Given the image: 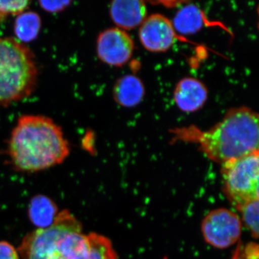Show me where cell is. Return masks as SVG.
Listing matches in <instances>:
<instances>
[{"instance_id":"2","label":"cell","mask_w":259,"mask_h":259,"mask_svg":"<svg viewBox=\"0 0 259 259\" xmlns=\"http://www.w3.org/2000/svg\"><path fill=\"white\" fill-rule=\"evenodd\" d=\"M180 134L182 139L198 144L211 161L223 164L258 151V115L248 107H237L208 131Z\"/></svg>"},{"instance_id":"12","label":"cell","mask_w":259,"mask_h":259,"mask_svg":"<svg viewBox=\"0 0 259 259\" xmlns=\"http://www.w3.org/2000/svg\"><path fill=\"white\" fill-rule=\"evenodd\" d=\"M59 214L55 202L42 194L35 196L28 207L29 219L38 229L49 228L55 221Z\"/></svg>"},{"instance_id":"20","label":"cell","mask_w":259,"mask_h":259,"mask_svg":"<svg viewBox=\"0 0 259 259\" xmlns=\"http://www.w3.org/2000/svg\"><path fill=\"white\" fill-rule=\"evenodd\" d=\"M0 259H20L18 251L8 242L0 241Z\"/></svg>"},{"instance_id":"17","label":"cell","mask_w":259,"mask_h":259,"mask_svg":"<svg viewBox=\"0 0 259 259\" xmlns=\"http://www.w3.org/2000/svg\"><path fill=\"white\" fill-rule=\"evenodd\" d=\"M28 1H0V22L11 15H18L28 8Z\"/></svg>"},{"instance_id":"13","label":"cell","mask_w":259,"mask_h":259,"mask_svg":"<svg viewBox=\"0 0 259 259\" xmlns=\"http://www.w3.org/2000/svg\"><path fill=\"white\" fill-rule=\"evenodd\" d=\"M207 24L203 12L194 5H186L177 12L173 20L175 31L182 35H192Z\"/></svg>"},{"instance_id":"15","label":"cell","mask_w":259,"mask_h":259,"mask_svg":"<svg viewBox=\"0 0 259 259\" xmlns=\"http://www.w3.org/2000/svg\"><path fill=\"white\" fill-rule=\"evenodd\" d=\"M88 249L81 259H118L110 239L102 235H88Z\"/></svg>"},{"instance_id":"3","label":"cell","mask_w":259,"mask_h":259,"mask_svg":"<svg viewBox=\"0 0 259 259\" xmlns=\"http://www.w3.org/2000/svg\"><path fill=\"white\" fill-rule=\"evenodd\" d=\"M69 210L59 212L50 227L29 233L18 248L23 259H81L88 249V235Z\"/></svg>"},{"instance_id":"19","label":"cell","mask_w":259,"mask_h":259,"mask_svg":"<svg viewBox=\"0 0 259 259\" xmlns=\"http://www.w3.org/2000/svg\"><path fill=\"white\" fill-rule=\"evenodd\" d=\"M40 6L42 10L51 13H58L64 11L71 4L70 1H40Z\"/></svg>"},{"instance_id":"10","label":"cell","mask_w":259,"mask_h":259,"mask_svg":"<svg viewBox=\"0 0 259 259\" xmlns=\"http://www.w3.org/2000/svg\"><path fill=\"white\" fill-rule=\"evenodd\" d=\"M110 14L121 30H131L144 23L147 18V8L144 1L115 0L110 4Z\"/></svg>"},{"instance_id":"6","label":"cell","mask_w":259,"mask_h":259,"mask_svg":"<svg viewBox=\"0 0 259 259\" xmlns=\"http://www.w3.org/2000/svg\"><path fill=\"white\" fill-rule=\"evenodd\" d=\"M242 232L241 218L230 209L218 208L206 214L202 222V233L208 244L219 249L229 248L239 240Z\"/></svg>"},{"instance_id":"11","label":"cell","mask_w":259,"mask_h":259,"mask_svg":"<svg viewBox=\"0 0 259 259\" xmlns=\"http://www.w3.org/2000/svg\"><path fill=\"white\" fill-rule=\"evenodd\" d=\"M144 95V83L135 75H125L117 80L114 86V99L122 107H133L139 105Z\"/></svg>"},{"instance_id":"14","label":"cell","mask_w":259,"mask_h":259,"mask_svg":"<svg viewBox=\"0 0 259 259\" xmlns=\"http://www.w3.org/2000/svg\"><path fill=\"white\" fill-rule=\"evenodd\" d=\"M41 28V19L33 11H24L15 19L14 32L17 40L22 44L31 42L38 36Z\"/></svg>"},{"instance_id":"1","label":"cell","mask_w":259,"mask_h":259,"mask_svg":"<svg viewBox=\"0 0 259 259\" xmlns=\"http://www.w3.org/2000/svg\"><path fill=\"white\" fill-rule=\"evenodd\" d=\"M69 151L60 126L45 116H21L8 141V156L20 171H42L60 164Z\"/></svg>"},{"instance_id":"9","label":"cell","mask_w":259,"mask_h":259,"mask_svg":"<svg viewBox=\"0 0 259 259\" xmlns=\"http://www.w3.org/2000/svg\"><path fill=\"white\" fill-rule=\"evenodd\" d=\"M205 85L192 77L181 79L174 92V100L182 111L193 112L202 108L207 100Z\"/></svg>"},{"instance_id":"8","label":"cell","mask_w":259,"mask_h":259,"mask_svg":"<svg viewBox=\"0 0 259 259\" xmlns=\"http://www.w3.org/2000/svg\"><path fill=\"white\" fill-rule=\"evenodd\" d=\"M139 38L145 49L151 52H164L177 39L172 23L161 14H153L141 24Z\"/></svg>"},{"instance_id":"5","label":"cell","mask_w":259,"mask_h":259,"mask_svg":"<svg viewBox=\"0 0 259 259\" xmlns=\"http://www.w3.org/2000/svg\"><path fill=\"white\" fill-rule=\"evenodd\" d=\"M258 151L223 163L221 175L227 198L240 210L258 200Z\"/></svg>"},{"instance_id":"18","label":"cell","mask_w":259,"mask_h":259,"mask_svg":"<svg viewBox=\"0 0 259 259\" xmlns=\"http://www.w3.org/2000/svg\"><path fill=\"white\" fill-rule=\"evenodd\" d=\"M233 259H258V248L257 244L250 243L237 250Z\"/></svg>"},{"instance_id":"7","label":"cell","mask_w":259,"mask_h":259,"mask_svg":"<svg viewBox=\"0 0 259 259\" xmlns=\"http://www.w3.org/2000/svg\"><path fill=\"white\" fill-rule=\"evenodd\" d=\"M134 51V40L120 28L107 29L100 32L97 38V56L110 66H123L131 59Z\"/></svg>"},{"instance_id":"16","label":"cell","mask_w":259,"mask_h":259,"mask_svg":"<svg viewBox=\"0 0 259 259\" xmlns=\"http://www.w3.org/2000/svg\"><path fill=\"white\" fill-rule=\"evenodd\" d=\"M240 212L242 220L255 238L258 236V200L253 201L243 206Z\"/></svg>"},{"instance_id":"4","label":"cell","mask_w":259,"mask_h":259,"mask_svg":"<svg viewBox=\"0 0 259 259\" xmlns=\"http://www.w3.org/2000/svg\"><path fill=\"white\" fill-rule=\"evenodd\" d=\"M33 54L14 37H0V106L30 96L36 87Z\"/></svg>"}]
</instances>
